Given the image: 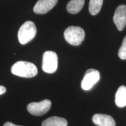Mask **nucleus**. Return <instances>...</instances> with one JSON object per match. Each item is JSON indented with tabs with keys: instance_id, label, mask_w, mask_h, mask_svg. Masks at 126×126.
<instances>
[{
	"instance_id": "nucleus-1",
	"label": "nucleus",
	"mask_w": 126,
	"mask_h": 126,
	"mask_svg": "<svg viewBox=\"0 0 126 126\" xmlns=\"http://www.w3.org/2000/svg\"><path fill=\"white\" fill-rule=\"evenodd\" d=\"M11 72L14 75L20 77L33 78L37 75V69L33 63L19 61L12 66Z\"/></svg>"
},
{
	"instance_id": "nucleus-2",
	"label": "nucleus",
	"mask_w": 126,
	"mask_h": 126,
	"mask_svg": "<svg viewBox=\"0 0 126 126\" xmlns=\"http://www.w3.org/2000/svg\"><path fill=\"white\" fill-rule=\"evenodd\" d=\"M64 36L65 40L71 45L79 46L84 40L85 33L81 27L71 26L65 30Z\"/></svg>"
},
{
	"instance_id": "nucleus-3",
	"label": "nucleus",
	"mask_w": 126,
	"mask_h": 126,
	"mask_svg": "<svg viewBox=\"0 0 126 126\" xmlns=\"http://www.w3.org/2000/svg\"><path fill=\"white\" fill-rule=\"evenodd\" d=\"M36 25L32 21H26L20 26L18 33V38L21 45H26L32 40L36 34Z\"/></svg>"
},
{
	"instance_id": "nucleus-4",
	"label": "nucleus",
	"mask_w": 126,
	"mask_h": 126,
	"mask_svg": "<svg viewBox=\"0 0 126 126\" xmlns=\"http://www.w3.org/2000/svg\"><path fill=\"white\" fill-rule=\"evenodd\" d=\"M58 68V56L55 52L46 51L43 53L42 70L48 74H53Z\"/></svg>"
},
{
	"instance_id": "nucleus-5",
	"label": "nucleus",
	"mask_w": 126,
	"mask_h": 126,
	"mask_svg": "<svg viewBox=\"0 0 126 126\" xmlns=\"http://www.w3.org/2000/svg\"><path fill=\"white\" fill-rule=\"evenodd\" d=\"M51 102L48 99H45L40 102H32L27 106V110L31 114L40 116L45 114L50 110Z\"/></svg>"
},
{
	"instance_id": "nucleus-6",
	"label": "nucleus",
	"mask_w": 126,
	"mask_h": 126,
	"mask_svg": "<svg viewBox=\"0 0 126 126\" xmlns=\"http://www.w3.org/2000/svg\"><path fill=\"white\" fill-rule=\"evenodd\" d=\"M100 79L99 72L94 69H89L85 73L81 82V88L85 91L90 90Z\"/></svg>"
},
{
	"instance_id": "nucleus-7",
	"label": "nucleus",
	"mask_w": 126,
	"mask_h": 126,
	"mask_svg": "<svg viewBox=\"0 0 126 126\" xmlns=\"http://www.w3.org/2000/svg\"><path fill=\"white\" fill-rule=\"evenodd\" d=\"M113 21L117 29L122 31L126 25V6L125 5H119L115 11L113 16Z\"/></svg>"
},
{
	"instance_id": "nucleus-8",
	"label": "nucleus",
	"mask_w": 126,
	"mask_h": 126,
	"mask_svg": "<svg viewBox=\"0 0 126 126\" xmlns=\"http://www.w3.org/2000/svg\"><path fill=\"white\" fill-rule=\"evenodd\" d=\"M58 0H38L33 7V11L37 14H45L54 8Z\"/></svg>"
},
{
	"instance_id": "nucleus-9",
	"label": "nucleus",
	"mask_w": 126,
	"mask_h": 126,
	"mask_svg": "<svg viewBox=\"0 0 126 126\" xmlns=\"http://www.w3.org/2000/svg\"><path fill=\"white\" fill-rule=\"evenodd\" d=\"M92 122L97 126H116L113 118L107 114H95L92 117Z\"/></svg>"
},
{
	"instance_id": "nucleus-10",
	"label": "nucleus",
	"mask_w": 126,
	"mask_h": 126,
	"mask_svg": "<svg viewBox=\"0 0 126 126\" xmlns=\"http://www.w3.org/2000/svg\"><path fill=\"white\" fill-rule=\"evenodd\" d=\"M115 103L119 108L126 106V87L121 86L117 89L115 96Z\"/></svg>"
},
{
	"instance_id": "nucleus-11",
	"label": "nucleus",
	"mask_w": 126,
	"mask_h": 126,
	"mask_svg": "<svg viewBox=\"0 0 126 126\" xmlns=\"http://www.w3.org/2000/svg\"><path fill=\"white\" fill-rule=\"evenodd\" d=\"M84 2L85 0H71L67 4V11L71 14H78L82 9Z\"/></svg>"
},
{
	"instance_id": "nucleus-12",
	"label": "nucleus",
	"mask_w": 126,
	"mask_h": 126,
	"mask_svg": "<svg viewBox=\"0 0 126 126\" xmlns=\"http://www.w3.org/2000/svg\"><path fill=\"white\" fill-rule=\"evenodd\" d=\"M67 122L62 117L53 116L48 118L42 122V126H67Z\"/></svg>"
},
{
	"instance_id": "nucleus-13",
	"label": "nucleus",
	"mask_w": 126,
	"mask_h": 126,
	"mask_svg": "<svg viewBox=\"0 0 126 126\" xmlns=\"http://www.w3.org/2000/svg\"><path fill=\"white\" fill-rule=\"evenodd\" d=\"M103 0H90L89 4V11L92 15H96L100 12Z\"/></svg>"
},
{
	"instance_id": "nucleus-14",
	"label": "nucleus",
	"mask_w": 126,
	"mask_h": 126,
	"mask_svg": "<svg viewBox=\"0 0 126 126\" xmlns=\"http://www.w3.org/2000/svg\"><path fill=\"white\" fill-rule=\"evenodd\" d=\"M118 55L120 59L122 60H126V36L123 41L122 45L120 47Z\"/></svg>"
},
{
	"instance_id": "nucleus-15",
	"label": "nucleus",
	"mask_w": 126,
	"mask_h": 126,
	"mask_svg": "<svg viewBox=\"0 0 126 126\" xmlns=\"http://www.w3.org/2000/svg\"><path fill=\"white\" fill-rule=\"evenodd\" d=\"M6 92V88L3 86L0 85V95L4 94Z\"/></svg>"
},
{
	"instance_id": "nucleus-16",
	"label": "nucleus",
	"mask_w": 126,
	"mask_h": 126,
	"mask_svg": "<svg viewBox=\"0 0 126 126\" xmlns=\"http://www.w3.org/2000/svg\"><path fill=\"white\" fill-rule=\"evenodd\" d=\"M4 126H18V125H15V124H14L12 123H11V122H8L7 123H5L4 124Z\"/></svg>"
}]
</instances>
